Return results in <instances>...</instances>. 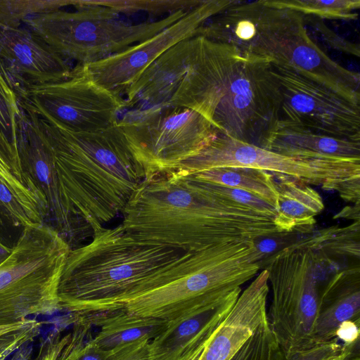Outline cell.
<instances>
[{
    "instance_id": "1",
    "label": "cell",
    "mask_w": 360,
    "mask_h": 360,
    "mask_svg": "<svg viewBox=\"0 0 360 360\" xmlns=\"http://www.w3.org/2000/svg\"><path fill=\"white\" fill-rule=\"evenodd\" d=\"M36 116L52 155L58 210L77 231L103 227L122 212L145 179L117 122L100 131L75 132Z\"/></svg>"
},
{
    "instance_id": "2",
    "label": "cell",
    "mask_w": 360,
    "mask_h": 360,
    "mask_svg": "<svg viewBox=\"0 0 360 360\" xmlns=\"http://www.w3.org/2000/svg\"><path fill=\"white\" fill-rule=\"evenodd\" d=\"M122 214L134 238L184 252L282 235L273 219L217 203L169 174L144 179Z\"/></svg>"
},
{
    "instance_id": "3",
    "label": "cell",
    "mask_w": 360,
    "mask_h": 360,
    "mask_svg": "<svg viewBox=\"0 0 360 360\" xmlns=\"http://www.w3.org/2000/svg\"><path fill=\"white\" fill-rule=\"evenodd\" d=\"M207 37L234 46L243 58L290 68L360 104V75L333 60L310 38L304 15L266 0L236 1L209 22Z\"/></svg>"
},
{
    "instance_id": "4",
    "label": "cell",
    "mask_w": 360,
    "mask_h": 360,
    "mask_svg": "<svg viewBox=\"0 0 360 360\" xmlns=\"http://www.w3.org/2000/svg\"><path fill=\"white\" fill-rule=\"evenodd\" d=\"M264 256L254 240L186 252L99 313L121 310L169 321L196 306L241 292V286L257 275Z\"/></svg>"
},
{
    "instance_id": "5",
    "label": "cell",
    "mask_w": 360,
    "mask_h": 360,
    "mask_svg": "<svg viewBox=\"0 0 360 360\" xmlns=\"http://www.w3.org/2000/svg\"><path fill=\"white\" fill-rule=\"evenodd\" d=\"M184 252L139 240L121 224L97 229L67 257L58 288L60 309L74 319L100 312Z\"/></svg>"
},
{
    "instance_id": "6",
    "label": "cell",
    "mask_w": 360,
    "mask_h": 360,
    "mask_svg": "<svg viewBox=\"0 0 360 360\" xmlns=\"http://www.w3.org/2000/svg\"><path fill=\"white\" fill-rule=\"evenodd\" d=\"M72 6L75 11L60 9L32 16L22 23L60 56L81 65L101 60L145 41L190 11L133 24L116 11L89 0H74Z\"/></svg>"
},
{
    "instance_id": "7",
    "label": "cell",
    "mask_w": 360,
    "mask_h": 360,
    "mask_svg": "<svg viewBox=\"0 0 360 360\" xmlns=\"http://www.w3.org/2000/svg\"><path fill=\"white\" fill-rule=\"evenodd\" d=\"M71 249L52 226L23 228L0 264V326L60 309L58 288Z\"/></svg>"
},
{
    "instance_id": "8",
    "label": "cell",
    "mask_w": 360,
    "mask_h": 360,
    "mask_svg": "<svg viewBox=\"0 0 360 360\" xmlns=\"http://www.w3.org/2000/svg\"><path fill=\"white\" fill-rule=\"evenodd\" d=\"M321 262L300 240L274 254L265 268L272 291L268 322L285 359L314 345L313 329L327 281L318 270Z\"/></svg>"
},
{
    "instance_id": "9",
    "label": "cell",
    "mask_w": 360,
    "mask_h": 360,
    "mask_svg": "<svg viewBox=\"0 0 360 360\" xmlns=\"http://www.w3.org/2000/svg\"><path fill=\"white\" fill-rule=\"evenodd\" d=\"M219 167L262 169L309 186L338 193L344 200L359 204L360 159L304 158L282 155L218 134L203 150L174 170L195 173Z\"/></svg>"
},
{
    "instance_id": "10",
    "label": "cell",
    "mask_w": 360,
    "mask_h": 360,
    "mask_svg": "<svg viewBox=\"0 0 360 360\" xmlns=\"http://www.w3.org/2000/svg\"><path fill=\"white\" fill-rule=\"evenodd\" d=\"M145 179L174 171L219 131L195 110L171 105L134 108L117 121Z\"/></svg>"
},
{
    "instance_id": "11",
    "label": "cell",
    "mask_w": 360,
    "mask_h": 360,
    "mask_svg": "<svg viewBox=\"0 0 360 360\" xmlns=\"http://www.w3.org/2000/svg\"><path fill=\"white\" fill-rule=\"evenodd\" d=\"M283 94L271 64L243 58L218 104L212 124L219 134L263 147L277 128Z\"/></svg>"
},
{
    "instance_id": "12",
    "label": "cell",
    "mask_w": 360,
    "mask_h": 360,
    "mask_svg": "<svg viewBox=\"0 0 360 360\" xmlns=\"http://www.w3.org/2000/svg\"><path fill=\"white\" fill-rule=\"evenodd\" d=\"M19 106L51 118L75 132H93L115 124L126 108L120 94L103 88L77 64L65 79L16 87Z\"/></svg>"
},
{
    "instance_id": "13",
    "label": "cell",
    "mask_w": 360,
    "mask_h": 360,
    "mask_svg": "<svg viewBox=\"0 0 360 360\" xmlns=\"http://www.w3.org/2000/svg\"><path fill=\"white\" fill-rule=\"evenodd\" d=\"M271 65L283 94L277 127H299L360 141L359 105L290 68Z\"/></svg>"
},
{
    "instance_id": "14",
    "label": "cell",
    "mask_w": 360,
    "mask_h": 360,
    "mask_svg": "<svg viewBox=\"0 0 360 360\" xmlns=\"http://www.w3.org/2000/svg\"><path fill=\"white\" fill-rule=\"evenodd\" d=\"M236 0H205L176 22L150 38L101 60L84 65L98 85L122 96L160 55L177 43L196 36L197 30Z\"/></svg>"
},
{
    "instance_id": "15",
    "label": "cell",
    "mask_w": 360,
    "mask_h": 360,
    "mask_svg": "<svg viewBox=\"0 0 360 360\" xmlns=\"http://www.w3.org/2000/svg\"><path fill=\"white\" fill-rule=\"evenodd\" d=\"M242 60L231 45L202 36L193 37L186 72L169 105L195 110L212 123L215 110Z\"/></svg>"
},
{
    "instance_id": "16",
    "label": "cell",
    "mask_w": 360,
    "mask_h": 360,
    "mask_svg": "<svg viewBox=\"0 0 360 360\" xmlns=\"http://www.w3.org/2000/svg\"><path fill=\"white\" fill-rule=\"evenodd\" d=\"M269 292L264 269L240 292L216 327L195 338L178 360H231L267 318Z\"/></svg>"
},
{
    "instance_id": "17",
    "label": "cell",
    "mask_w": 360,
    "mask_h": 360,
    "mask_svg": "<svg viewBox=\"0 0 360 360\" xmlns=\"http://www.w3.org/2000/svg\"><path fill=\"white\" fill-rule=\"evenodd\" d=\"M0 58L16 87L65 79L72 68L29 29L0 24Z\"/></svg>"
},
{
    "instance_id": "18",
    "label": "cell",
    "mask_w": 360,
    "mask_h": 360,
    "mask_svg": "<svg viewBox=\"0 0 360 360\" xmlns=\"http://www.w3.org/2000/svg\"><path fill=\"white\" fill-rule=\"evenodd\" d=\"M193 37L181 41L155 59L124 93L126 108L168 105L187 70Z\"/></svg>"
},
{
    "instance_id": "19",
    "label": "cell",
    "mask_w": 360,
    "mask_h": 360,
    "mask_svg": "<svg viewBox=\"0 0 360 360\" xmlns=\"http://www.w3.org/2000/svg\"><path fill=\"white\" fill-rule=\"evenodd\" d=\"M240 294L196 306L167 321L149 343L148 360H178L195 338L221 322Z\"/></svg>"
},
{
    "instance_id": "20",
    "label": "cell",
    "mask_w": 360,
    "mask_h": 360,
    "mask_svg": "<svg viewBox=\"0 0 360 360\" xmlns=\"http://www.w3.org/2000/svg\"><path fill=\"white\" fill-rule=\"evenodd\" d=\"M347 321L360 323L359 266L339 271L326 282L314 326L313 343H323L335 338L337 330Z\"/></svg>"
},
{
    "instance_id": "21",
    "label": "cell",
    "mask_w": 360,
    "mask_h": 360,
    "mask_svg": "<svg viewBox=\"0 0 360 360\" xmlns=\"http://www.w3.org/2000/svg\"><path fill=\"white\" fill-rule=\"evenodd\" d=\"M262 148L297 158L360 159V141L299 127H277Z\"/></svg>"
},
{
    "instance_id": "22",
    "label": "cell",
    "mask_w": 360,
    "mask_h": 360,
    "mask_svg": "<svg viewBox=\"0 0 360 360\" xmlns=\"http://www.w3.org/2000/svg\"><path fill=\"white\" fill-rule=\"evenodd\" d=\"M278 198L274 223L280 233H309L324 209L320 194L311 186L284 176H274Z\"/></svg>"
},
{
    "instance_id": "23",
    "label": "cell",
    "mask_w": 360,
    "mask_h": 360,
    "mask_svg": "<svg viewBox=\"0 0 360 360\" xmlns=\"http://www.w3.org/2000/svg\"><path fill=\"white\" fill-rule=\"evenodd\" d=\"M100 328L91 342L103 350H110L141 340H151L160 334L167 321L150 316H142L121 310L93 314L74 319Z\"/></svg>"
},
{
    "instance_id": "24",
    "label": "cell",
    "mask_w": 360,
    "mask_h": 360,
    "mask_svg": "<svg viewBox=\"0 0 360 360\" xmlns=\"http://www.w3.org/2000/svg\"><path fill=\"white\" fill-rule=\"evenodd\" d=\"M0 214L13 226L44 224L49 216L45 197L11 172L0 168Z\"/></svg>"
},
{
    "instance_id": "25",
    "label": "cell",
    "mask_w": 360,
    "mask_h": 360,
    "mask_svg": "<svg viewBox=\"0 0 360 360\" xmlns=\"http://www.w3.org/2000/svg\"><path fill=\"white\" fill-rule=\"evenodd\" d=\"M174 172L245 191L276 208L278 192L275 179L271 173L264 170L244 167H219L195 173Z\"/></svg>"
},
{
    "instance_id": "26",
    "label": "cell",
    "mask_w": 360,
    "mask_h": 360,
    "mask_svg": "<svg viewBox=\"0 0 360 360\" xmlns=\"http://www.w3.org/2000/svg\"><path fill=\"white\" fill-rule=\"evenodd\" d=\"M166 174L176 178L207 199L226 207L251 211L273 219L276 214L272 205L245 191L195 179L174 172Z\"/></svg>"
},
{
    "instance_id": "27",
    "label": "cell",
    "mask_w": 360,
    "mask_h": 360,
    "mask_svg": "<svg viewBox=\"0 0 360 360\" xmlns=\"http://www.w3.org/2000/svg\"><path fill=\"white\" fill-rule=\"evenodd\" d=\"M271 6L288 8L304 15L321 19L351 20L358 18L355 11L360 7L359 0H266Z\"/></svg>"
},
{
    "instance_id": "28",
    "label": "cell",
    "mask_w": 360,
    "mask_h": 360,
    "mask_svg": "<svg viewBox=\"0 0 360 360\" xmlns=\"http://www.w3.org/2000/svg\"><path fill=\"white\" fill-rule=\"evenodd\" d=\"M316 253L359 257V221L343 228H329L320 231L310 240H302Z\"/></svg>"
},
{
    "instance_id": "29",
    "label": "cell",
    "mask_w": 360,
    "mask_h": 360,
    "mask_svg": "<svg viewBox=\"0 0 360 360\" xmlns=\"http://www.w3.org/2000/svg\"><path fill=\"white\" fill-rule=\"evenodd\" d=\"M96 5L110 8L120 14L146 13L169 15L179 11H188L205 0H89Z\"/></svg>"
},
{
    "instance_id": "30",
    "label": "cell",
    "mask_w": 360,
    "mask_h": 360,
    "mask_svg": "<svg viewBox=\"0 0 360 360\" xmlns=\"http://www.w3.org/2000/svg\"><path fill=\"white\" fill-rule=\"evenodd\" d=\"M73 4L74 0H0V24L18 27L28 18Z\"/></svg>"
},
{
    "instance_id": "31",
    "label": "cell",
    "mask_w": 360,
    "mask_h": 360,
    "mask_svg": "<svg viewBox=\"0 0 360 360\" xmlns=\"http://www.w3.org/2000/svg\"><path fill=\"white\" fill-rule=\"evenodd\" d=\"M20 112L16 84L0 58V127L15 148Z\"/></svg>"
},
{
    "instance_id": "32",
    "label": "cell",
    "mask_w": 360,
    "mask_h": 360,
    "mask_svg": "<svg viewBox=\"0 0 360 360\" xmlns=\"http://www.w3.org/2000/svg\"><path fill=\"white\" fill-rule=\"evenodd\" d=\"M284 359L267 319L257 328L231 360Z\"/></svg>"
},
{
    "instance_id": "33",
    "label": "cell",
    "mask_w": 360,
    "mask_h": 360,
    "mask_svg": "<svg viewBox=\"0 0 360 360\" xmlns=\"http://www.w3.org/2000/svg\"><path fill=\"white\" fill-rule=\"evenodd\" d=\"M91 326L75 323L73 332L63 349L58 360H108L110 350H103L94 345L90 339L85 340L91 332Z\"/></svg>"
},
{
    "instance_id": "34",
    "label": "cell",
    "mask_w": 360,
    "mask_h": 360,
    "mask_svg": "<svg viewBox=\"0 0 360 360\" xmlns=\"http://www.w3.org/2000/svg\"><path fill=\"white\" fill-rule=\"evenodd\" d=\"M41 326V323L29 319L22 328L0 335V360H5L25 344L32 341L40 333Z\"/></svg>"
},
{
    "instance_id": "35",
    "label": "cell",
    "mask_w": 360,
    "mask_h": 360,
    "mask_svg": "<svg viewBox=\"0 0 360 360\" xmlns=\"http://www.w3.org/2000/svg\"><path fill=\"white\" fill-rule=\"evenodd\" d=\"M0 168L8 170L26 184L31 189L41 193L34 183L23 172L17 148L0 127ZM42 194V193H41ZM43 195V194H42Z\"/></svg>"
},
{
    "instance_id": "36",
    "label": "cell",
    "mask_w": 360,
    "mask_h": 360,
    "mask_svg": "<svg viewBox=\"0 0 360 360\" xmlns=\"http://www.w3.org/2000/svg\"><path fill=\"white\" fill-rule=\"evenodd\" d=\"M304 21L309 22L313 30L329 47L345 53L359 57V46L355 44L330 30L323 20L317 17L304 15Z\"/></svg>"
},
{
    "instance_id": "37",
    "label": "cell",
    "mask_w": 360,
    "mask_h": 360,
    "mask_svg": "<svg viewBox=\"0 0 360 360\" xmlns=\"http://www.w3.org/2000/svg\"><path fill=\"white\" fill-rule=\"evenodd\" d=\"M149 340H141L110 350L108 360H148Z\"/></svg>"
},
{
    "instance_id": "38",
    "label": "cell",
    "mask_w": 360,
    "mask_h": 360,
    "mask_svg": "<svg viewBox=\"0 0 360 360\" xmlns=\"http://www.w3.org/2000/svg\"><path fill=\"white\" fill-rule=\"evenodd\" d=\"M342 344L334 338L330 341L317 343L309 348L295 353L290 359L284 360H322L340 350Z\"/></svg>"
},
{
    "instance_id": "39",
    "label": "cell",
    "mask_w": 360,
    "mask_h": 360,
    "mask_svg": "<svg viewBox=\"0 0 360 360\" xmlns=\"http://www.w3.org/2000/svg\"><path fill=\"white\" fill-rule=\"evenodd\" d=\"M359 323L347 321L338 328L335 337L345 345L359 342Z\"/></svg>"
},
{
    "instance_id": "40",
    "label": "cell",
    "mask_w": 360,
    "mask_h": 360,
    "mask_svg": "<svg viewBox=\"0 0 360 360\" xmlns=\"http://www.w3.org/2000/svg\"><path fill=\"white\" fill-rule=\"evenodd\" d=\"M322 360H360L359 342L349 345H342L339 352Z\"/></svg>"
},
{
    "instance_id": "41",
    "label": "cell",
    "mask_w": 360,
    "mask_h": 360,
    "mask_svg": "<svg viewBox=\"0 0 360 360\" xmlns=\"http://www.w3.org/2000/svg\"><path fill=\"white\" fill-rule=\"evenodd\" d=\"M28 320L26 319L17 323L0 326V335L22 328L27 323Z\"/></svg>"
},
{
    "instance_id": "42",
    "label": "cell",
    "mask_w": 360,
    "mask_h": 360,
    "mask_svg": "<svg viewBox=\"0 0 360 360\" xmlns=\"http://www.w3.org/2000/svg\"><path fill=\"white\" fill-rule=\"evenodd\" d=\"M12 248H9L0 241V264L9 256Z\"/></svg>"
}]
</instances>
